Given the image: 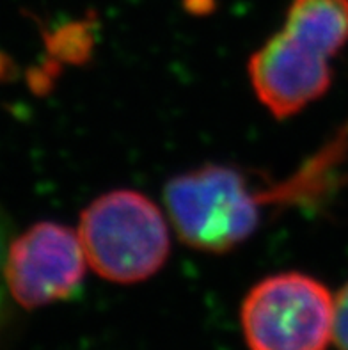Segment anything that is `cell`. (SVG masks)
Returning <instances> with one entry per match:
<instances>
[{
	"label": "cell",
	"instance_id": "obj_1",
	"mask_svg": "<svg viewBox=\"0 0 348 350\" xmlns=\"http://www.w3.org/2000/svg\"><path fill=\"white\" fill-rule=\"evenodd\" d=\"M79 237L93 271L121 284L157 274L171 249L159 206L128 189L107 192L89 204L80 217Z\"/></svg>",
	"mask_w": 348,
	"mask_h": 350
},
{
	"label": "cell",
	"instance_id": "obj_2",
	"mask_svg": "<svg viewBox=\"0 0 348 350\" xmlns=\"http://www.w3.org/2000/svg\"><path fill=\"white\" fill-rule=\"evenodd\" d=\"M165 206L180 239L206 253H228L260 224V198L235 167L206 164L165 185Z\"/></svg>",
	"mask_w": 348,
	"mask_h": 350
},
{
	"label": "cell",
	"instance_id": "obj_3",
	"mask_svg": "<svg viewBox=\"0 0 348 350\" xmlns=\"http://www.w3.org/2000/svg\"><path fill=\"white\" fill-rule=\"evenodd\" d=\"M240 319L251 350H327L334 299L311 275L282 272L252 286Z\"/></svg>",
	"mask_w": 348,
	"mask_h": 350
},
{
	"label": "cell",
	"instance_id": "obj_4",
	"mask_svg": "<svg viewBox=\"0 0 348 350\" xmlns=\"http://www.w3.org/2000/svg\"><path fill=\"white\" fill-rule=\"evenodd\" d=\"M85 263L79 233L57 222H38L9 242L8 293L27 310L70 299L84 281Z\"/></svg>",
	"mask_w": 348,
	"mask_h": 350
},
{
	"label": "cell",
	"instance_id": "obj_5",
	"mask_svg": "<svg viewBox=\"0 0 348 350\" xmlns=\"http://www.w3.org/2000/svg\"><path fill=\"white\" fill-rule=\"evenodd\" d=\"M256 96L276 118H290L323 96L331 85L329 57L295 40L284 29L249 59Z\"/></svg>",
	"mask_w": 348,
	"mask_h": 350
},
{
	"label": "cell",
	"instance_id": "obj_6",
	"mask_svg": "<svg viewBox=\"0 0 348 350\" xmlns=\"http://www.w3.org/2000/svg\"><path fill=\"white\" fill-rule=\"evenodd\" d=\"M282 29L325 57H334L348 41V0H293Z\"/></svg>",
	"mask_w": 348,
	"mask_h": 350
},
{
	"label": "cell",
	"instance_id": "obj_7",
	"mask_svg": "<svg viewBox=\"0 0 348 350\" xmlns=\"http://www.w3.org/2000/svg\"><path fill=\"white\" fill-rule=\"evenodd\" d=\"M332 338L340 350H348V283L334 299V327Z\"/></svg>",
	"mask_w": 348,
	"mask_h": 350
},
{
	"label": "cell",
	"instance_id": "obj_8",
	"mask_svg": "<svg viewBox=\"0 0 348 350\" xmlns=\"http://www.w3.org/2000/svg\"><path fill=\"white\" fill-rule=\"evenodd\" d=\"M11 242V224H9L8 215L4 210L0 208V317L4 313V301H5V280H4V263L8 256V247Z\"/></svg>",
	"mask_w": 348,
	"mask_h": 350
}]
</instances>
